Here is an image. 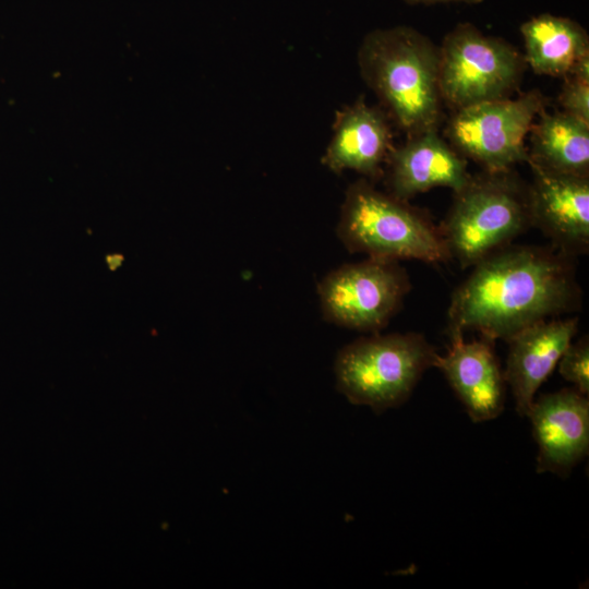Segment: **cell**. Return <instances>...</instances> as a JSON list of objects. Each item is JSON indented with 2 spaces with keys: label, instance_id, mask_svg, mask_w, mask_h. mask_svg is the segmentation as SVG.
<instances>
[{
  "label": "cell",
  "instance_id": "7c38bea8",
  "mask_svg": "<svg viewBox=\"0 0 589 589\" xmlns=\"http://www.w3.org/2000/svg\"><path fill=\"white\" fill-rule=\"evenodd\" d=\"M386 167L388 193L402 201L437 187L456 192L471 177L466 158L438 135L437 129L411 135L404 145L394 147Z\"/></svg>",
  "mask_w": 589,
  "mask_h": 589
},
{
  "label": "cell",
  "instance_id": "4fadbf2b",
  "mask_svg": "<svg viewBox=\"0 0 589 589\" xmlns=\"http://www.w3.org/2000/svg\"><path fill=\"white\" fill-rule=\"evenodd\" d=\"M577 328V317H553L524 328L507 341L509 350L503 374L521 417H527L538 388L558 363Z\"/></svg>",
  "mask_w": 589,
  "mask_h": 589
},
{
  "label": "cell",
  "instance_id": "5b68a950",
  "mask_svg": "<svg viewBox=\"0 0 589 589\" xmlns=\"http://www.w3.org/2000/svg\"><path fill=\"white\" fill-rule=\"evenodd\" d=\"M437 354L421 334L374 333L339 350L334 364L336 386L351 404L381 413L410 397Z\"/></svg>",
  "mask_w": 589,
  "mask_h": 589
},
{
  "label": "cell",
  "instance_id": "3957f363",
  "mask_svg": "<svg viewBox=\"0 0 589 589\" xmlns=\"http://www.w3.org/2000/svg\"><path fill=\"white\" fill-rule=\"evenodd\" d=\"M336 233L349 252L368 257L426 263L450 259L440 227L424 212L366 180L346 191Z\"/></svg>",
  "mask_w": 589,
  "mask_h": 589
},
{
  "label": "cell",
  "instance_id": "277c9868",
  "mask_svg": "<svg viewBox=\"0 0 589 589\" xmlns=\"http://www.w3.org/2000/svg\"><path fill=\"white\" fill-rule=\"evenodd\" d=\"M529 227L528 184L509 169L471 176L440 229L450 259L472 267Z\"/></svg>",
  "mask_w": 589,
  "mask_h": 589
},
{
  "label": "cell",
  "instance_id": "9c48e42d",
  "mask_svg": "<svg viewBox=\"0 0 589 589\" xmlns=\"http://www.w3.org/2000/svg\"><path fill=\"white\" fill-rule=\"evenodd\" d=\"M531 227L541 230L555 249L576 255L589 247V176L556 172L527 161Z\"/></svg>",
  "mask_w": 589,
  "mask_h": 589
},
{
  "label": "cell",
  "instance_id": "5bb4252c",
  "mask_svg": "<svg viewBox=\"0 0 589 589\" xmlns=\"http://www.w3.org/2000/svg\"><path fill=\"white\" fill-rule=\"evenodd\" d=\"M393 148L386 115L358 99L338 112L323 164L337 173L353 170L376 179Z\"/></svg>",
  "mask_w": 589,
  "mask_h": 589
},
{
  "label": "cell",
  "instance_id": "ba28073f",
  "mask_svg": "<svg viewBox=\"0 0 589 589\" xmlns=\"http://www.w3.org/2000/svg\"><path fill=\"white\" fill-rule=\"evenodd\" d=\"M411 288L398 261L368 257L333 269L317 285L324 320L377 333L399 311Z\"/></svg>",
  "mask_w": 589,
  "mask_h": 589
},
{
  "label": "cell",
  "instance_id": "e0dca14e",
  "mask_svg": "<svg viewBox=\"0 0 589 589\" xmlns=\"http://www.w3.org/2000/svg\"><path fill=\"white\" fill-rule=\"evenodd\" d=\"M561 375L574 385V388L588 396L589 394V340L580 338L570 342L560 359Z\"/></svg>",
  "mask_w": 589,
  "mask_h": 589
},
{
  "label": "cell",
  "instance_id": "52a82bcc",
  "mask_svg": "<svg viewBox=\"0 0 589 589\" xmlns=\"http://www.w3.org/2000/svg\"><path fill=\"white\" fill-rule=\"evenodd\" d=\"M546 99L529 91L515 99L484 101L455 110L446 127L450 146L486 171L509 170L527 163L525 139Z\"/></svg>",
  "mask_w": 589,
  "mask_h": 589
},
{
  "label": "cell",
  "instance_id": "2e32d148",
  "mask_svg": "<svg viewBox=\"0 0 589 589\" xmlns=\"http://www.w3.org/2000/svg\"><path fill=\"white\" fill-rule=\"evenodd\" d=\"M529 133L527 161L556 172L589 176V122L544 108Z\"/></svg>",
  "mask_w": 589,
  "mask_h": 589
},
{
  "label": "cell",
  "instance_id": "ac0fdd59",
  "mask_svg": "<svg viewBox=\"0 0 589 589\" xmlns=\"http://www.w3.org/2000/svg\"><path fill=\"white\" fill-rule=\"evenodd\" d=\"M558 103L562 111L589 122V80L573 75L564 76Z\"/></svg>",
  "mask_w": 589,
  "mask_h": 589
},
{
  "label": "cell",
  "instance_id": "9a60e30c",
  "mask_svg": "<svg viewBox=\"0 0 589 589\" xmlns=\"http://www.w3.org/2000/svg\"><path fill=\"white\" fill-rule=\"evenodd\" d=\"M525 62L540 75L564 77L589 53V37L577 22L549 13L531 17L520 26Z\"/></svg>",
  "mask_w": 589,
  "mask_h": 589
},
{
  "label": "cell",
  "instance_id": "8992f818",
  "mask_svg": "<svg viewBox=\"0 0 589 589\" xmlns=\"http://www.w3.org/2000/svg\"><path fill=\"white\" fill-rule=\"evenodd\" d=\"M438 53L442 100L454 110L507 98L518 85L526 64L507 41L485 36L470 23L452 29Z\"/></svg>",
  "mask_w": 589,
  "mask_h": 589
},
{
  "label": "cell",
  "instance_id": "6da1fadb",
  "mask_svg": "<svg viewBox=\"0 0 589 589\" xmlns=\"http://www.w3.org/2000/svg\"><path fill=\"white\" fill-rule=\"evenodd\" d=\"M568 255L557 249L506 245L476 265L455 290L449 336L479 332L508 341L524 328L576 309L580 291Z\"/></svg>",
  "mask_w": 589,
  "mask_h": 589
},
{
  "label": "cell",
  "instance_id": "8fae6325",
  "mask_svg": "<svg viewBox=\"0 0 589 589\" xmlns=\"http://www.w3.org/2000/svg\"><path fill=\"white\" fill-rule=\"evenodd\" d=\"M440 369L473 422L497 418L505 402V378L493 348V340L465 341L464 335L449 336Z\"/></svg>",
  "mask_w": 589,
  "mask_h": 589
},
{
  "label": "cell",
  "instance_id": "30bf717a",
  "mask_svg": "<svg viewBox=\"0 0 589 589\" xmlns=\"http://www.w3.org/2000/svg\"><path fill=\"white\" fill-rule=\"evenodd\" d=\"M527 417L538 445L537 471L568 476L588 454V396L575 388L541 395Z\"/></svg>",
  "mask_w": 589,
  "mask_h": 589
},
{
  "label": "cell",
  "instance_id": "d6986e66",
  "mask_svg": "<svg viewBox=\"0 0 589 589\" xmlns=\"http://www.w3.org/2000/svg\"><path fill=\"white\" fill-rule=\"evenodd\" d=\"M409 4H432L438 2H464L469 4L480 3L483 0H404Z\"/></svg>",
  "mask_w": 589,
  "mask_h": 589
},
{
  "label": "cell",
  "instance_id": "7a4b0ae2",
  "mask_svg": "<svg viewBox=\"0 0 589 589\" xmlns=\"http://www.w3.org/2000/svg\"><path fill=\"white\" fill-rule=\"evenodd\" d=\"M358 59L366 84L409 136L437 129L440 53L428 37L407 26L377 29L364 38Z\"/></svg>",
  "mask_w": 589,
  "mask_h": 589
}]
</instances>
